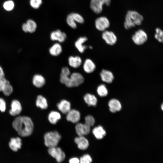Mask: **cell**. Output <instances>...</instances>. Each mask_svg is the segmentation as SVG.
Masks as SVG:
<instances>
[{
    "label": "cell",
    "instance_id": "cell-41",
    "mask_svg": "<svg viewBox=\"0 0 163 163\" xmlns=\"http://www.w3.org/2000/svg\"><path fill=\"white\" fill-rule=\"evenodd\" d=\"M69 162V163H80V160L78 158L74 157L70 158Z\"/></svg>",
    "mask_w": 163,
    "mask_h": 163
},
{
    "label": "cell",
    "instance_id": "cell-31",
    "mask_svg": "<svg viewBox=\"0 0 163 163\" xmlns=\"http://www.w3.org/2000/svg\"><path fill=\"white\" fill-rule=\"evenodd\" d=\"M97 92L101 97H105L108 93L107 88L104 84H101L99 85L97 88Z\"/></svg>",
    "mask_w": 163,
    "mask_h": 163
},
{
    "label": "cell",
    "instance_id": "cell-3",
    "mask_svg": "<svg viewBox=\"0 0 163 163\" xmlns=\"http://www.w3.org/2000/svg\"><path fill=\"white\" fill-rule=\"evenodd\" d=\"M44 138L45 145L49 148L57 146L61 136L57 131H55L46 133Z\"/></svg>",
    "mask_w": 163,
    "mask_h": 163
},
{
    "label": "cell",
    "instance_id": "cell-33",
    "mask_svg": "<svg viewBox=\"0 0 163 163\" xmlns=\"http://www.w3.org/2000/svg\"><path fill=\"white\" fill-rule=\"evenodd\" d=\"M69 14L76 22L81 24L84 23V19L80 14L75 13H72Z\"/></svg>",
    "mask_w": 163,
    "mask_h": 163
},
{
    "label": "cell",
    "instance_id": "cell-13",
    "mask_svg": "<svg viewBox=\"0 0 163 163\" xmlns=\"http://www.w3.org/2000/svg\"><path fill=\"white\" fill-rule=\"evenodd\" d=\"M22 110V107L20 102L17 100H13L11 104V109L9 111L10 114L13 116L19 115Z\"/></svg>",
    "mask_w": 163,
    "mask_h": 163
},
{
    "label": "cell",
    "instance_id": "cell-40",
    "mask_svg": "<svg viewBox=\"0 0 163 163\" xmlns=\"http://www.w3.org/2000/svg\"><path fill=\"white\" fill-rule=\"evenodd\" d=\"M6 109V104L4 100L2 98L0 97V111L2 112H4Z\"/></svg>",
    "mask_w": 163,
    "mask_h": 163
},
{
    "label": "cell",
    "instance_id": "cell-26",
    "mask_svg": "<svg viewBox=\"0 0 163 163\" xmlns=\"http://www.w3.org/2000/svg\"><path fill=\"white\" fill-rule=\"evenodd\" d=\"M37 106L42 109H46L48 107L47 101L46 98L41 95H39L36 100Z\"/></svg>",
    "mask_w": 163,
    "mask_h": 163
},
{
    "label": "cell",
    "instance_id": "cell-6",
    "mask_svg": "<svg viewBox=\"0 0 163 163\" xmlns=\"http://www.w3.org/2000/svg\"><path fill=\"white\" fill-rule=\"evenodd\" d=\"M110 2V0H91L90 7L94 12L99 14L102 11L103 5L105 4L109 6Z\"/></svg>",
    "mask_w": 163,
    "mask_h": 163
},
{
    "label": "cell",
    "instance_id": "cell-16",
    "mask_svg": "<svg viewBox=\"0 0 163 163\" xmlns=\"http://www.w3.org/2000/svg\"><path fill=\"white\" fill-rule=\"evenodd\" d=\"M58 109L63 113L67 114L71 109L70 102L66 100H62L57 104Z\"/></svg>",
    "mask_w": 163,
    "mask_h": 163
},
{
    "label": "cell",
    "instance_id": "cell-24",
    "mask_svg": "<svg viewBox=\"0 0 163 163\" xmlns=\"http://www.w3.org/2000/svg\"><path fill=\"white\" fill-rule=\"evenodd\" d=\"M92 133L96 138L98 139H102L106 134L105 131L101 126L94 127L92 130Z\"/></svg>",
    "mask_w": 163,
    "mask_h": 163
},
{
    "label": "cell",
    "instance_id": "cell-8",
    "mask_svg": "<svg viewBox=\"0 0 163 163\" xmlns=\"http://www.w3.org/2000/svg\"><path fill=\"white\" fill-rule=\"evenodd\" d=\"M96 28L99 31H104L106 30L110 26V23L107 18L101 16L97 18L95 21Z\"/></svg>",
    "mask_w": 163,
    "mask_h": 163
},
{
    "label": "cell",
    "instance_id": "cell-35",
    "mask_svg": "<svg viewBox=\"0 0 163 163\" xmlns=\"http://www.w3.org/2000/svg\"><path fill=\"white\" fill-rule=\"evenodd\" d=\"M95 122L94 119L91 115H88L85 117V123L90 127L94 125Z\"/></svg>",
    "mask_w": 163,
    "mask_h": 163
},
{
    "label": "cell",
    "instance_id": "cell-28",
    "mask_svg": "<svg viewBox=\"0 0 163 163\" xmlns=\"http://www.w3.org/2000/svg\"><path fill=\"white\" fill-rule=\"evenodd\" d=\"M70 75V72L69 69L67 67H63L62 69L60 75V80L61 82L64 84Z\"/></svg>",
    "mask_w": 163,
    "mask_h": 163
},
{
    "label": "cell",
    "instance_id": "cell-5",
    "mask_svg": "<svg viewBox=\"0 0 163 163\" xmlns=\"http://www.w3.org/2000/svg\"><path fill=\"white\" fill-rule=\"evenodd\" d=\"M48 152L51 156L56 159L58 162H62L65 158V153L59 147L56 146L48 148Z\"/></svg>",
    "mask_w": 163,
    "mask_h": 163
},
{
    "label": "cell",
    "instance_id": "cell-22",
    "mask_svg": "<svg viewBox=\"0 0 163 163\" xmlns=\"http://www.w3.org/2000/svg\"><path fill=\"white\" fill-rule=\"evenodd\" d=\"M108 106L110 111L112 113L120 111L122 107L120 102L115 99L110 100L109 102Z\"/></svg>",
    "mask_w": 163,
    "mask_h": 163
},
{
    "label": "cell",
    "instance_id": "cell-4",
    "mask_svg": "<svg viewBox=\"0 0 163 163\" xmlns=\"http://www.w3.org/2000/svg\"><path fill=\"white\" fill-rule=\"evenodd\" d=\"M84 81V78L81 73L74 72L70 74L64 84L68 87H76L82 84Z\"/></svg>",
    "mask_w": 163,
    "mask_h": 163
},
{
    "label": "cell",
    "instance_id": "cell-1",
    "mask_svg": "<svg viewBox=\"0 0 163 163\" xmlns=\"http://www.w3.org/2000/svg\"><path fill=\"white\" fill-rule=\"evenodd\" d=\"M12 126L18 134L23 137L30 136L33 131V123L29 117L19 116L13 120Z\"/></svg>",
    "mask_w": 163,
    "mask_h": 163
},
{
    "label": "cell",
    "instance_id": "cell-23",
    "mask_svg": "<svg viewBox=\"0 0 163 163\" xmlns=\"http://www.w3.org/2000/svg\"><path fill=\"white\" fill-rule=\"evenodd\" d=\"M62 50L61 44L59 43H56L50 48L49 52L52 56H56L61 54Z\"/></svg>",
    "mask_w": 163,
    "mask_h": 163
},
{
    "label": "cell",
    "instance_id": "cell-20",
    "mask_svg": "<svg viewBox=\"0 0 163 163\" xmlns=\"http://www.w3.org/2000/svg\"><path fill=\"white\" fill-rule=\"evenodd\" d=\"M88 39L86 37H81L78 38L75 42V46L80 53H83L86 49L87 46L83 45V44Z\"/></svg>",
    "mask_w": 163,
    "mask_h": 163
},
{
    "label": "cell",
    "instance_id": "cell-19",
    "mask_svg": "<svg viewBox=\"0 0 163 163\" xmlns=\"http://www.w3.org/2000/svg\"><path fill=\"white\" fill-rule=\"evenodd\" d=\"M21 140L19 137L11 138L9 143L10 148L14 152H17L21 149Z\"/></svg>",
    "mask_w": 163,
    "mask_h": 163
},
{
    "label": "cell",
    "instance_id": "cell-9",
    "mask_svg": "<svg viewBox=\"0 0 163 163\" xmlns=\"http://www.w3.org/2000/svg\"><path fill=\"white\" fill-rule=\"evenodd\" d=\"M103 39L108 45H113L115 44L117 40V38L115 34L111 31L106 30L102 34Z\"/></svg>",
    "mask_w": 163,
    "mask_h": 163
},
{
    "label": "cell",
    "instance_id": "cell-17",
    "mask_svg": "<svg viewBox=\"0 0 163 163\" xmlns=\"http://www.w3.org/2000/svg\"><path fill=\"white\" fill-rule=\"evenodd\" d=\"M83 69L87 73H91L95 70L96 66L93 61L89 59H86L83 64Z\"/></svg>",
    "mask_w": 163,
    "mask_h": 163
},
{
    "label": "cell",
    "instance_id": "cell-30",
    "mask_svg": "<svg viewBox=\"0 0 163 163\" xmlns=\"http://www.w3.org/2000/svg\"><path fill=\"white\" fill-rule=\"evenodd\" d=\"M15 4L12 0H8L5 1L3 4V7L6 11H10L14 9Z\"/></svg>",
    "mask_w": 163,
    "mask_h": 163
},
{
    "label": "cell",
    "instance_id": "cell-27",
    "mask_svg": "<svg viewBox=\"0 0 163 163\" xmlns=\"http://www.w3.org/2000/svg\"><path fill=\"white\" fill-rule=\"evenodd\" d=\"M85 103L89 106H94L96 105L97 99L94 95L89 93L85 94L84 97Z\"/></svg>",
    "mask_w": 163,
    "mask_h": 163
},
{
    "label": "cell",
    "instance_id": "cell-2",
    "mask_svg": "<svg viewBox=\"0 0 163 163\" xmlns=\"http://www.w3.org/2000/svg\"><path fill=\"white\" fill-rule=\"evenodd\" d=\"M143 20V17L137 11H129L125 16L124 23V27L126 29L128 30L136 25H140Z\"/></svg>",
    "mask_w": 163,
    "mask_h": 163
},
{
    "label": "cell",
    "instance_id": "cell-10",
    "mask_svg": "<svg viewBox=\"0 0 163 163\" xmlns=\"http://www.w3.org/2000/svg\"><path fill=\"white\" fill-rule=\"evenodd\" d=\"M67 37L66 34L59 29L53 31L50 34V38L52 41H57L60 43H62Z\"/></svg>",
    "mask_w": 163,
    "mask_h": 163
},
{
    "label": "cell",
    "instance_id": "cell-21",
    "mask_svg": "<svg viewBox=\"0 0 163 163\" xmlns=\"http://www.w3.org/2000/svg\"><path fill=\"white\" fill-rule=\"evenodd\" d=\"M68 63L70 66L74 68H77L82 63L81 58L78 56H70L68 59Z\"/></svg>",
    "mask_w": 163,
    "mask_h": 163
},
{
    "label": "cell",
    "instance_id": "cell-43",
    "mask_svg": "<svg viewBox=\"0 0 163 163\" xmlns=\"http://www.w3.org/2000/svg\"><path fill=\"white\" fill-rule=\"evenodd\" d=\"M5 77V74L2 67L0 66V79Z\"/></svg>",
    "mask_w": 163,
    "mask_h": 163
},
{
    "label": "cell",
    "instance_id": "cell-32",
    "mask_svg": "<svg viewBox=\"0 0 163 163\" xmlns=\"http://www.w3.org/2000/svg\"><path fill=\"white\" fill-rule=\"evenodd\" d=\"M155 37L159 42L163 43V30L159 28L155 29Z\"/></svg>",
    "mask_w": 163,
    "mask_h": 163
},
{
    "label": "cell",
    "instance_id": "cell-7",
    "mask_svg": "<svg viewBox=\"0 0 163 163\" xmlns=\"http://www.w3.org/2000/svg\"><path fill=\"white\" fill-rule=\"evenodd\" d=\"M133 42L137 45L143 44L148 39L147 34L143 30L139 29L136 31L132 36Z\"/></svg>",
    "mask_w": 163,
    "mask_h": 163
},
{
    "label": "cell",
    "instance_id": "cell-36",
    "mask_svg": "<svg viewBox=\"0 0 163 163\" xmlns=\"http://www.w3.org/2000/svg\"><path fill=\"white\" fill-rule=\"evenodd\" d=\"M80 163H91L92 159L88 154H86L83 155L80 158Z\"/></svg>",
    "mask_w": 163,
    "mask_h": 163
},
{
    "label": "cell",
    "instance_id": "cell-39",
    "mask_svg": "<svg viewBox=\"0 0 163 163\" xmlns=\"http://www.w3.org/2000/svg\"><path fill=\"white\" fill-rule=\"evenodd\" d=\"M9 84V82L5 77L0 79V91L2 92L5 87Z\"/></svg>",
    "mask_w": 163,
    "mask_h": 163
},
{
    "label": "cell",
    "instance_id": "cell-15",
    "mask_svg": "<svg viewBox=\"0 0 163 163\" xmlns=\"http://www.w3.org/2000/svg\"><path fill=\"white\" fill-rule=\"evenodd\" d=\"M100 76L101 80L107 83H112L114 79V75L112 72L107 70H102L100 73Z\"/></svg>",
    "mask_w": 163,
    "mask_h": 163
},
{
    "label": "cell",
    "instance_id": "cell-12",
    "mask_svg": "<svg viewBox=\"0 0 163 163\" xmlns=\"http://www.w3.org/2000/svg\"><path fill=\"white\" fill-rule=\"evenodd\" d=\"M80 113L75 109H71L66 114L67 120L73 123H78L80 120Z\"/></svg>",
    "mask_w": 163,
    "mask_h": 163
},
{
    "label": "cell",
    "instance_id": "cell-37",
    "mask_svg": "<svg viewBox=\"0 0 163 163\" xmlns=\"http://www.w3.org/2000/svg\"><path fill=\"white\" fill-rule=\"evenodd\" d=\"M30 4L34 8H38L42 3V0H30Z\"/></svg>",
    "mask_w": 163,
    "mask_h": 163
},
{
    "label": "cell",
    "instance_id": "cell-29",
    "mask_svg": "<svg viewBox=\"0 0 163 163\" xmlns=\"http://www.w3.org/2000/svg\"><path fill=\"white\" fill-rule=\"evenodd\" d=\"M28 32L33 33L36 30L37 28L36 23L34 20L29 19L26 21Z\"/></svg>",
    "mask_w": 163,
    "mask_h": 163
},
{
    "label": "cell",
    "instance_id": "cell-25",
    "mask_svg": "<svg viewBox=\"0 0 163 163\" xmlns=\"http://www.w3.org/2000/svg\"><path fill=\"white\" fill-rule=\"evenodd\" d=\"M61 118V115L60 113L55 111H51L49 114L48 117L49 122L53 124H56Z\"/></svg>",
    "mask_w": 163,
    "mask_h": 163
},
{
    "label": "cell",
    "instance_id": "cell-11",
    "mask_svg": "<svg viewBox=\"0 0 163 163\" xmlns=\"http://www.w3.org/2000/svg\"><path fill=\"white\" fill-rule=\"evenodd\" d=\"M75 129L76 133L78 136L87 135L89 133L90 131V127L85 123H77Z\"/></svg>",
    "mask_w": 163,
    "mask_h": 163
},
{
    "label": "cell",
    "instance_id": "cell-44",
    "mask_svg": "<svg viewBox=\"0 0 163 163\" xmlns=\"http://www.w3.org/2000/svg\"><path fill=\"white\" fill-rule=\"evenodd\" d=\"M161 110L163 111V103L161 104Z\"/></svg>",
    "mask_w": 163,
    "mask_h": 163
},
{
    "label": "cell",
    "instance_id": "cell-45",
    "mask_svg": "<svg viewBox=\"0 0 163 163\" xmlns=\"http://www.w3.org/2000/svg\"><path fill=\"white\" fill-rule=\"evenodd\" d=\"M89 48L91 49H92V47L91 46H90Z\"/></svg>",
    "mask_w": 163,
    "mask_h": 163
},
{
    "label": "cell",
    "instance_id": "cell-34",
    "mask_svg": "<svg viewBox=\"0 0 163 163\" xmlns=\"http://www.w3.org/2000/svg\"><path fill=\"white\" fill-rule=\"evenodd\" d=\"M66 21L68 24L71 28L74 29L76 28L77 26L76 22L70 14L67 16Z\"/></svg>",
    "mask_w": 163,
    "mask_h": 163
},
{
    "label": "cell",
    "instance_id": "cell-42",
    "mask_svg": "<svg viewBox=\"0 0 163 163\" xmlns=\"http://www.w3.org/2000/svg\"><path fill=\"white\" fill-rule=\"evenodd\" d=\"M22 28L24 32L26 33L28 32L27 27L26 23H24L23 24Z\"/></svg>",
    "mask_w": 163,
    "mask_h": 163
},
{
    "label": "cell",
    "instance_id": "cell-14",
    "mask_svg": "<svg viewBox=\"0 0 163 163\" xmlns=\"http://www.w3.org/2000/svg\"><path fill=\"white\" fill-rule=\"evenodd\" d=\"M74 141L78 148L82 150L86 149L89 145L88 140L84 136H78L75 138Z\"/></svg>",
    "mask_w": 163,
    "mask_h": 163
},
{
    "label": "cell",
    "instance_id": "cell-38",
    "mask_svg": "<svg viewBox=\"0 0 163 163\" xmlns=\"http://www.w3.org/2000/svg\"><path fill=\"white\" fill-rule=\"evenodd\" d=\"M13 89L12 86L9 84L6 85L2 91L4 94L6 96L10 95L12 93Z\"/></svg>",
    "mask_w": 163,
    "mask_h": 163
},
{
    "label": "cell",
    "instance_id": "cell-18",
    "mask_svg": "<svg viewBox=\"0 0 163 163\" xmlns=\"http://www.w3.org/2000/svg\"><path fill=\"white\" fill-rule=\"evenodd\" d=\"M45 83V78L40 74H36L33 77L32 83L37 88H41L44 85Z\"/></svg>",
    "mask_w": 163,
    "mask_h": 163
}]
</instances>
